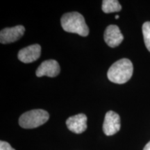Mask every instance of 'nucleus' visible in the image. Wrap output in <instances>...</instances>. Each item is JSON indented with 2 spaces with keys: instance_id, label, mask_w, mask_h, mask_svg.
Segmentation results:
<instances>
[{
  "instance_id": "6",
  "label": "nucleus",
  "mask_w": 150,
  "mask_h": 150,
  "mask_svg": "<svg viewBox=\"0 0 150 150\" xmlns=\"http://www.w3.org/2000/svg\"><path fill=\"white\" fill-rule=\"evenodd\" d=\"M104 38L105 42L110 47L114 48L119 46L124 40L120 29L115 24L108 26L104 31Z\"/></svg>"
},
{
  "instance_id": "10",
  "label": "nucleus",
  "mask_w": 150,
  "mask_h": 150,
  "mask_svg": "<svg viewBox=\"0 0 150 150\" xmlns=\"http://www.w3.org/2000/svg\"><path fill=\"white\" fill-rule=\"evenodd\" d=\"M102 9L105 13H110L120 11L122 6L117 0H104L102 1Z\"/></svg>"
},
{
  "instance_id": "4",
  "label": "nucleus",
  "mask_w": 150,
  "mask_h": 150,
  "mask_svg": "<svg viewBox=\"0 0 150 150\" xmlns=\"http://www.w3.org/2000/svg\"><path fill=\"white\" fill-rule=\"evenodd\" d=\"M120 117L117 112L109 110L106 112L103 124V131L108 136L115 134L120 129Z\"/></svg>"
},
{
  "instance_id": "1",
  "label": "nucleus",
  "mask_w": 150,
  "mask_h": 150,
  "mask_svg": "<svg viewBox=\"0 0 150 150\" xmlns=\"http://www.w3.org/2000/svg\"><path fill=\"white\" fill-rule=\"evenodd\" d=\"M134 67L128 59H122L114 63L107 72V77L114 83L123 84L127 83L132 76Z\"/></svg>"
},
{
  "instance_id": "11",
  "label": "nucleus",
  "mask_w": 150,
  "mask_h": 150,
  "mask_svg": "<svg viewBox=\"0 0 150 150\" xmlns=\"http://www.w3.org/2000/svg\"><path fill=\"white\" fill-rule=\"evenodd\" d=\"M142 34L146 47L150 52V22H146L142 25Z\"/></svg>"
},
{
  "instance_id": "12",
  "label": "nucleus",
  "mask_w": 150,
  "mask_h": 150,
  "mask_svg": "<svg viewBox=\"0 0 150 150\" xmlns=\"http://www.w3.org/2000/svg\"><path fill=\"white\" fill-rule=\"evenodd\" d=\"M0 150H16L11 147L8 142L2 141L0 142Z\"/></svg>"
},
{
  "instance_id": "3",
  "label": "nucleus",
  "mask_w": 150,
  "mask_h": 150,
  "mask_svg": "<svg viewBox=\"0 0 150 150\" xmlns=\"http://www.w3.org/2000/svg\"><path fill=\"white\" fill-rule=\"evenodd\" d=\"M50 118V115L43 109L29 110L20 116L19 125L24 129H34L44 125Z\"/></svg>"
},
{
  "instance_id": "7",
  "label": "nucleus",
  "mask_w": 150,
  "mask_h": 150,
  "mask_svg": "<svg viewBox=\"0 0 150 150\" xmlns=\"http://www.w3.org/2000/svg\"><path fill=\"white\" fill-rule=\"evenodd\" d=\"M61 71L59 64L56 60L50 59L43 61L38 67L35 74L38 77L47 76L49 77H55L59 75Z\"/></svg>"
},
{
  "instance_id": "2",
  "label": "nucleus",
  "mask_w": 150,
  "mask_h": 150,
  "mask_svg": "<svg viewBox=\"0 0 150 150\" xmlns=\"http://www.w3.org/2000/svg\"><path fill=\"white\" fill-rule=\"evenodd\" d=\"M62 28L69 33H74L86 37L89 34V28L86 24L85 19L78 12L65 13L61 20Z\"/></svg>"
},
{
  "instance_id": "9",
  "label": "nucleus",
  "mask_w": 150,
  "mask_h": 150,
  "mask_svg": "<svg viewBox=\"0 0 150 150\" xmlns=\"http://www.w3.org/2000/svg\"><path fill=\"white\" fill-rule=\"evenodd\" d=\"M41 54V47L38 44L32 45L20 50L18 52V59L22 63H30L39 59Z\"/></svg>"
},
{
  "instance_id": "8",
  "label": "nucleus",
  "mask_w": 150,
  "mask_h": 150,
  "mask_svg": "<svg viewBox=\"0 0 150 150\" xmlns=\"http://www.w3.org/2000/svg\"><path fill=\"white\" fill-rule=\"evenodd\" d=\"M67 129L76 134H80L87 129V116L79 113L71 116L66 120Z\"/></svg>"
},
{
  "instance_id": "13",
  "label": "nucleus",
  "mask_w": 150,
  "mask_h": 150,
  "mask_svg": "<svg viewBox=\"0 0 150 150\" xmlns=\"http://www.w3.org/2000/svg\"><path fill=\"white\" fill-rule=\"evenodd\" d=\"M143 150H150V141L145 146Z\"/></svg>"
},
{
  "instance_id": "14",
  "label": "nucleus",
  "mask_w": 150,
  "mask_h": 150,
  "mask_svg": "<svg viewBox=\"0 0 150 150\" xmlns=\"http://www.w3.org/2000/svg\"><path fill=\"white\" fill-rule=\"evenodd\" d=\"M119 16H117H117H115V19H118V18H119Z\"/></svg>"
},
{
  "instance_id": "5",
  "label": "nucleus",
  "mask_w": 150,
  "mask_h": 150,
  "mask_svg": "<svg viewBox=\"0 0 150 150\" xmlns=\"http://www.w3.org/2000/svg\"><path fill=\"white\" fill-rule=\"evenodd\" d=\"M25 32V28L22 25H18L14 27L5 28L0 33V42L2 44H9L21 38Z\"/></svg>"
}]
</instances>
